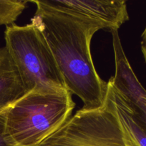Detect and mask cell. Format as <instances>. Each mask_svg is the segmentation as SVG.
Listing matches in <instances>:
<instances>
[{"label":"cell","instance_id":"6da1fadb","mask_svg":"<svg viewBox=\"0 0 146 146\" xmlns=\"http://www.w3.org/2000/svg\"><path fill=\"white\" fill-rule=\"evenodd\" d=\"M35 4L33 23L42 33L52 52L67 89L83 103V109L99 108L107 94V82L98 75L92 58L90 44L93 36L104 29L98 22L66 14Z\"/></svg>","mask_w":146,"mask_h":146},{"label":"cell","instance_id":"7a4b0ae2","mask_svg":"<svg viewBox=\"0 0 146 146\" xmlns=\"http://www.w3.org/2000/svg\"><path fill=\"white\" fill-rule=\"evenodd\" d=\"M67 89L34 90L7 109L6 135L14 146H40L71 117L75 104Z\"/></svg>","mask_w":146,"mask_h":146},{"label":"cell","instance_id":"3957f363","mask_svg":"<svg viewBox=\"0 0 146 146\" xmlns=\"http://www.w3.org/2000/svg\"><path fill=\"white\" fill-rule=\"evenodd\" d=\"M4 38L27 93L67 89L48 43L33 23L8 26Z\"/></svg>","mask_w":146,"mask_h":146},{"label":"cell","instance_id":"277c9868","mask_svg":"<svg viewBox=\"0 0 146 146\" xmlns=\"http://www.w3.org/2000/svg\"><path fill=\"white\" fill-rule=\"evenodd\" d=\"M40 146H126L108 83L101 106L77 111Z\"/></svg>","mask_w":146,"mask_h":146},{"label":"cell","instance_id":"5b68a950","mask_svg":"<svg viewBox=\"0 0 146 146\" xmlns=\"http://www.w3.org/2000/svg\"><path fill=\"white\" fill-rule=\"evenodd\" d=\"M40 4L66 14L98 22L104 30L118 31L129 20L126 1L123 0H44Z\"/></svg>","mask_w":146,"mask_h":146},{"label":"cell","instance_id":"8992f818","mask_svg":"<svg viewBox=\"0 0 146 146\" xmlns=\"http://www.w3.org/2000/svg\"><path fill=\"white\" fill-rule=\"evenodd\" d=\"M27 94L18 70L7 50L0 48V113Z\"/></svg>","mask_w":146,"mask_h":146},{"label":"cell","instance_id":"52a82bcc","mask_svg":"<svg viewBox=\"0 0 146 146\" xmlns=\"http://www.w3.org/2000/svg\"><path fill=\"white\" fill-rule=\"evenodd\" d=\"M113 93L117 115L121 123L126 146H146V135L135 121L130 109L120 94L107 81Z\"/></svg>","mask_w":146,"mask_h":146},{"label":"cell","instance_id":"ba28073f","mask_svg":"<svg viewBox=\"0 0 146 146\" xmlns=\"http://www.w3.org/2000/svg\"><path fill=\"white\" fill-rule=\"evenodd\" d=\"M27 4V1L21 0H0V25L8 27L14 24Z\"/></svg>","mask_w":146,"mask_h":146},{"label":"cell","instance_id":"9c48e42d","mask_svg":"<svg viewBox=\"0 0 146 146\" xmlns=\"http://www.w3.org/2000/svg\"><path fill=\"white\" fill-rule=\"evenodd\" d=\"M7 109L0 113V146H14L10 143L6 135V115Z\"/></svg>","mask_w":146,"mask_h":146},{"label":"cell","instance_id":"30bf717a","mask_svg":"<svg viewBox=\"0 0 146 146\" xmlns=\"http://www.w3.org/2000/svg\"><path fill=\"white\" fill-rule=\"evenodd\" d=\"M142 41H141V51L143 53V57H144L145 61L146 64V26L145 29L142 34Z\"/></svg>","mask_w":146,"mask_h":146}]
</instances>
